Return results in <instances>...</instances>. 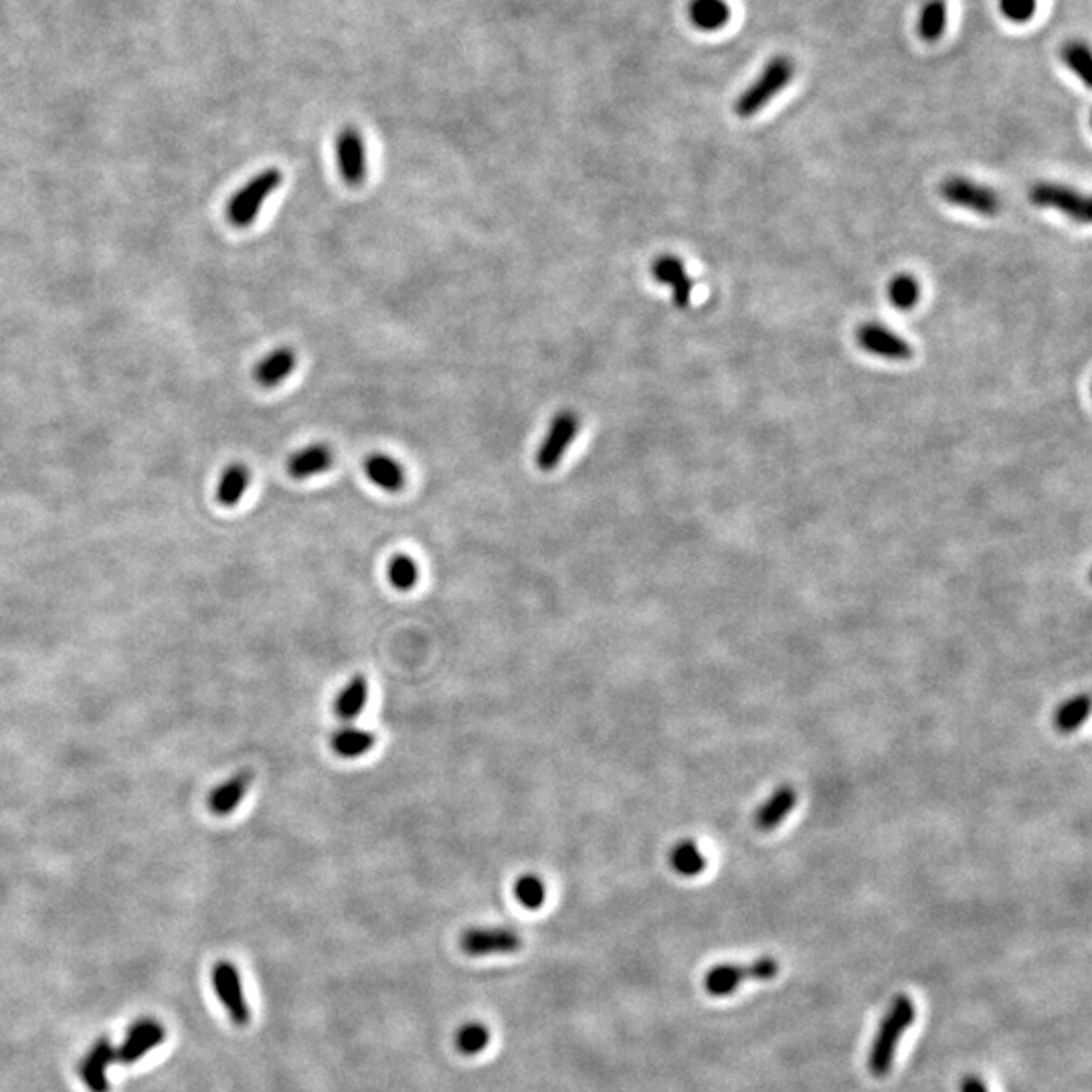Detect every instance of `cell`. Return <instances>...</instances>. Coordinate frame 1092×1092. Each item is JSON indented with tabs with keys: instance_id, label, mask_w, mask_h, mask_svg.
I'll return each instance as SVG.
<instances>
[{
	"instance_id": "cell-23",
	"label": "cell",
	"mask_w": 1092,
	"mask_h": 1092,
	"mask_svg": "<svg viewBox=\"0 0 1092 1092\" xmlns=\"http://www.w3.org/2000/svg\"><path fill=\"white\" fill-rule=\"evenodd\" d=\"M670 866L680 876H698L706 870V856L692 840H682L670 852Z\"/></svg>"
},
{
	"instance_id": "cell-20",
	"label": "cell",
	"mask_w": 1092,
	"mask_h": 1092,
	"mask_svg": "<svg viewBox=\"0 0 1092 1092\" xmlns=\"http://www.w3.org/2000/svg\"><path fill=\"white\" fill-rule=\"evenodd\" d=\"M368 700V678L364 674H354L342 692L336 696L334 712L340 721L350 725L366 706Z\"/></svg>"
},
{
	"instance_id": "cell-19",
	"label": "cell",
	"mask_w": 1092,
	"mask_h": 1092,
	"mask_svg": "<svg viewBox=\"0 0 1092 1092\" xmlns=\"http://www.w3.org/2000/svg\"><path fill=\"white\" fill-rule=\"evenodd\" d=\"M296 368V352L291 348H277L259 360L255 366V381L261 387L273 389L281 385Z\"/></svg>"
},
{
	"instance_id": "cell-31",
	"label": "cell",
	"mask_w": 1092,
	"mask_h": 1092,
	"mask_svg": "<svg viewBox=\"0 0 1092 1092\" xmlns=\"http://www.w3.org/2000/svg\"><path fill=\"white\" fill-rule=\"evenodd\" d=\"M1063 59L1071 67V71L1079 75L1087 87H1091L1092 61L1089 47L1085 43H1069L1063 51Z\"/></svg>"
},
{
	"instance_id": "cell-15",
	"label": "cell",
	"mask_w": 1092,
	"mask_h": 1092,
	"mask_svg": "<svg viewBox=\"0 0 1092 1092\" xmlns=\"http://www.w3.org/2000/svg\"><path fill=\"white\" fill-rule=\"evenodd\" d=\"M253 783V773L249 769H241L235 775H231L227 781L217 785L208 795V810L217 818L231 816L247 795L249 787Z\"/></svg>"
},
{
	"instance_id": "cell-27",
	"label": "cell",
	"mask_w": 1092,
	"mask_h": 1092,
	"mask_svg": "<svg viewBox=\"0 0 1092 1092\" xmlns=\"http://www.w3.org/2000/svg\"><path fill=\"white\" fill-rule=\"evenodd\" d=\"M1091 712V700L1087 694L1075 696L1069 702H1065L1057 715H1055V727L1063 733H1073L1089 719Z\"/></svg>"
},
{
	"instance_id": "cell-11",
	"label": "cell",
	"mask_w": 1092,
	"mask_h": 1092,
	"mask_svg": "<svg viewBox=\"0 0 1092 1092\" xmlns=\"http://www.w3.org/2000/svg\"><path fill=\"white\" fill-rule=\"evenodd\" d=\"M166 1038V1030L160 1022L144 1018L130 1026L121 1046L115 1051V1063L119 1065H134L142 1057H146L150 1051L160 1046Z\"/></svg>"
},
{
	"instance_id": "cell-4",
	"label": "cell",
	"mask_w": 1092,
	"mask_h": 1092,
	"mask_svg": "<svg viewBox=\"0 0 1092 1092\" xmlns=\"http://www.w3.org/2000/svg\"><path fill=\"white\" fill-rule=\"evenodd\" d=\"M779 974V963L773 957H761L751 965H719L706 976V990L715 998L731 996L743 982H771Z\"/></svg>"
},
{
	"instance_id": "cell-3",
	"label": "cell",
	"mask_w": 1092,
	"mask_h": 1092,
	"mask_svg": "<svg viewBox=\"0 0 1092 1092\" xmlns=\"http://www.w3.org/2000/svg\"><path fill=\"white\" fill-rule=\"evenodd\" d=\"M279 168H265L247 180L227 202V219L233 227L245 229L255 223L263 200L281 184Z\"/></svg>"
},
{
	"instance_id": "cell-17",
	"label": "cell",
	"mask_w": 1092,
	"mask_h": 1092,
	"mask_svg": "<svg viewBox=\"0 0 1092 1092\" xmlns=\"http://www.w3.org/2000/svg\"><path fill=\"white\" fill-rule=\"evenodd\" d=\"M376 745V735L372 731L346 725L332 733L330 747L342 759H360L368 755Z\"/></svg>"
},
{
	"instance_id": "cell-22",
	"label": "cell",
	"mask_w": 1092,
	"mask_h": 1092,
	"mask_svg": "<svg viewBox=\"0 0 1092 1092\" xmlns=\"http://www.w3.org/2000/svg\"><path fill=\"white\" fill-rule=\"evenodd\" d=\"M249 470L241 464H233L229 466L221 480H219V486H217V500L221 506L225 508H231V506H237L249 486Z\"/></svg>"
},
{
	"instance_id": "cell-16",
	"label": "cell",
	"mask_w": 1092,
	"mask_h": 1092,
	"mask_svg": "<svg viewBox=\"0 0 1092 1092\" xmlns=\"http://www.w3.org/2000/svg\"><path fill=\"white\" fill-rule=\"evenodd\" d=\"M364 472L368 476V480L379 486L381 490L389 492V494H397L405 488V482H407V476H405V470L403 466L387 455V453H372L364 459Z\"/></svg>"
},
{
	"instance_id": "cell-8",
	"label": "cell",
	"mask_w": 1092,
	"mask_h": 1092,
	"mask_svg": "<svg viewBox=\"0 0 1092 1092\" xmlns=\"http://www.w3.org/2000/svg\"><path fill=\"white\" fill-rule=\"evenodd\" d=\"M213 988L221 1004L225 1006L231 1022L235 1026H247L251 1020V1010L245 1002L241 976L231 961H219L213 968Z\"/></svg>"
},
{
	"instance_id": "cell-26",
	"label": "cell",
	"mask_w": 1092,
	"mask_h": 1092,
	"mask_svg": "<svg viewBox=\"0 0 1092 1092\" xmlns=\"http://www.w3.org/2000/svg\"><path fill=\"white\" fill-rule=\"evenodd\" d=\"M453 1044L461 1057H476L488 1048L490 1030L482 1022H468L455 1032Z\"/></svg>"
},
{
	"instance_id": "cell-5",
	"label": "cell",
	"mask_w": 1092,
	"mask_h": 1092,
	"mask_svg": "<svg viewBox=\"0 0 1092 1092\" xmlns=\"http://www.w3.org/2000/svg\"><path fill=\"white\" fill-rule=\"evenodd\" d=\"M579 427H581V421H579V415L565 409L561 413L555 415L549 431H547V437L542 439L538 451H536V466L538 470L542 472H553L555 468H559V464L563 461L565 453L569 451L573 439L577 437L579 433Z\"/></svg>"
},
{
	"instance_id": "cell-30",
	"label": "cell",
	"mask_w": 1092,
	"mask_h": 1092,
	"mask_svg": "<svg viewBox=\"0 0 1092 1092\" xmlns=\"http://www.w3.org/2000/svg\"><path fill=\"white\" fill-rule=\"evenodd\" d=\"M514 897L516 901L528 909V911H538L544 903H547V887L542 883L540 876L536 874H522L516 878V885H514Z\"/></svg>"
},
{
	"instance_id": "cell-1",
	"label": "cell",
	"mask_w": 1092,
	"mask_h": 1092,
	"mask_svg": "<svg viewBox=\"0 0 1092 1092\" xmlns=\"http://www.w3.org/2000/svg\"><path fill=\"white\" fill-rule=\"evenodd\" d=\"M915 1016H917V1010H915V1004L909 996H899L889 1014L885 1016V1020L880 1022V1028H878V1034L874 1038V1044H872V1051H870V1071L874 1077L883 1079L889 1075V1071L893 1069V1063H895V1053H897V1046L903 1038V1034L907 1032V1028L915 1022Z\"/></svg>"
},
{
	"instance_id": "cell-6",
	"label": "cell",
	"mask_w": 1092,
	"mask_h": 1092,
	"mask_svg": "<svg viewBox=\"0 0 1092 1092\" xmlns=\"http://www.w3.org/2000/svg\"><path fill=\"white\" fill-rule=\"evenodd\" d=\"M939 192L947 202L970 208L984 217H994L1002 211V198L998 196V192L961 176H953L945 180Z\"/></svg>"
},
{
	"instance_id": "cell-10",
	"label": "cell",
	"mask_w": 1092,
	"mask_h": 1092,
	"mask_svg": "<svg viewBox=\"0 0 1092 1092\" xmlns=\"http://www.w3.org/2000/svg\"><path fill=\"white\" fill-rule=\"evenodd\" d=\"M336 160L342 180L356 188L366 180L368 162H366V146L364 138L356 128H344L338 134L336 140Z\"/></svg>"
},
{
	"instance_id": "cell-12",
	"label": "cell",
	"mask_w": 1092,
	"mask_h": 1092,
	"mask_svg": "<svg viewBox=\"0 0 1092 1092\" xmlns=\"http://www.w3.org/2000/svg\"><path fill=\"white\" fill-rule=\"evenodd\" d=\"M858 344L880 358L887 360H909L913 358V346L895 334L893 330L880 326V324H864L858 328Z\"/></svg>"
},
{
	"instance_id": "cell-13",
	"label": "cell",
	"mask_w": 1092,
	"mask_h": 1092,
	"mask_svg": "<svg viewBox=\"0 0 1092 1092\" xmlns=\"http://www.w3.org/2000/svg\"><path fill=\"white\" fill-rule=\"evenodd\" d=\"M652 275L654 279H658L660 283L668 285L672 289V296H674V304L678 308H688L690 306V298H692V289H694V281L692 277L686 273L684 269V263L674 257V255H662L658 257L654 263H652Z\"/></svg>"
},
{
	"instance_id": "cell-25",
	"label": "cell",
	"mask_w": 1092,
	"mask_h": 1092,
	"mask_svg": "<svg viewBox=\"0 0 1092 1092\" xmlns=\"http://www.w3.org/2000/svg\"><path fill=\"white\" fill-rule=\"evenodd\" d=\"M387 577H389V583H391L393 589H397L401 593H407L419 581V567H417L415 559H411L405 553H399V555L391 557L389 567H387Z\"/></svg>"
},
{
	"instance_id": "cell-28",
	"label": "cell",
	"mask_w": 1092,
	"mask_h": 1092,
	"mask_svg": "<svg viewBox=\"0 0 1092 1092\" xmlns=\"http://www.w3.org/2000/svg\"><path fill=\"white\" fill-rule=\"evenodd\" d=\"M921 285L911 273H901L893 277L889 285V300L897 310H913L919 304Z\"/></svg>"
},
{
	"instance_id": "cell-21",
	"label": "cell",
	"mask_w": 1092,
	"mask_h": 1092,
	"mask_svg": "<svg viewBox=\"0 0 1092 1092\" xmlns=\"http://www.w3.org/2000/svg\"><path fill=\"white\" fill-rule=\"evenodd\" d=\"M797 804V793L793 787L789 785H783L779 787L763 806L761 810L757 812L755 816V824L759 830L763 832H769L773 828H777L795 808Z\"/></svg>"
},
{
	"instance_id": "cell-9",
	"label": "cell",
	"mask_w": 1092,
	"mask_h": 1092,
	"mask_svg": "<svg viewBox=\"0 0 1092 1092\" xmlns=\"http://www.w3.org/2000/svg\"><path fill=\"white\" fill-rule=\"evenodd\" d=\"M1030 200L1036 206H1048V208L1061 211L1077 223H1091V200L1079 190H1073L1061 184H1036L1030 190Z\"/></svg>"
},
{
	"instance_id": "cell-24",
	"label": "cell",
	"mask_w": 1092,
	"mask_h": 1092,
	"mask_svg": "<svg viewBox=\"0 0 1092 1092\" xmlns=\"http://www.w3.org/2000/svg\"><path fill=\"white\" fill-rule=\"evenodd\" d=\"M690 18L702 30H719L731 18V8L725 0H692Z\"/></svg>"
},
{
	"instance_id": "cell-7",
	"label": "cell",
	"mask_w": 1092,
	"mask_h": 1092,
	"mask_svg": "<svg viewBox=\"0 0 1092 1092\" xmlns=\"http://www.w3.org/2000/svg\"><path fill=\"white\" fill-rule=\"evenodd\" d=\"M459 947L470 957L506 955L522 949V937L506 927H472L461 935Z\"/></svg>"
},
{
	"instance_id": "cell-33",
	"label": "cell",
	"mask_w": 1092,
	"mask_h": 1092,
	"mask_svg": "<svg viewBox=\"0 0 1092 1092\" xmlns=\"http://www.w3.org/2000/svg\"><path fill=\"white\" fill-rule=\"evenodd\" d=\"M959 1089H961V1092H990L988 1091V1087H986V1083H984L982 1079L974 1077V1075L968 1077V1079H963Z\"/></svg>"
},
{
	"instance_id": "cell-14",
	"label": "cell",
	"mask_w": 1092,
	"mask_h": 1092,
	"mask_svg": "<svg viewBox=\"0 0 1092 1092\" xmlns=\"http://www.w3.org/2000/svg\"><path fill=\"white\" fill-rule=\"evenodd\" d=\"M115 1063V1048L107 1038H99L79 1065V1075L91 1092H109L107 1069Z\"/></svg>"
},
{
	"instance_id": "cell-18",
	"label": "cell",
	"mask_w": 1092,
	"mask_h": 1092,
	"mask_svg": "<svg viewBox=\"0 0 1092 1092\" xmlns=\"http://www.w3.org/2000/svg\"><path fill=\"white\" fill-rule=\"evenodd\" d=\"M334 461V455L326 443H312L296 451L287 459V474L296 480H306L326 472Z\"/></svg>"
},
{
	"instance_id": "cell-29",
	"label": "cell",
	"mask_w": 1092,
	"mask_h": 1092,
	"mask_svg": "<svg viewBox=\"0 0 1092 1092\" xmlns=\"http://www.w3.org/2000/svg\"><path fill=\"white\" fill-rule=\"evenodd\" d=\"M947 28V2L945 0H929L919 22V32L925 40L933 43L943 36Z\"/></svg>"
},
{
	"instance_id": "cell-32",
	"label": "cell",
	"mask_w": 1092,
	"mask_h": 1092,
	"mask_svg": "<svg viewBox=\"0 0 1092 1092\" xmlns=\"http://www.w3.org/2000/svg\"><path fill=\"white\" fill-rule=\"evenodd\" d=\"M1036 4H1038V0H1000L1002 12L1012 22L1030 20L1034 16V12H1036Z\"/></svg>"
},
{
	"instance_id": "cell-2",
	"label": "cell",
	"mask_w": 1092,
	"mask_h": 1092,
	"mask_svg": "<svg viewBox=\"0 0 1092 1092\" xmlns=\"http://www.w3.org/2000/svg\"><path fill=\"white\" fill-rule=\"evenodd\" d=\"M793 63L785 55L773 57L765 69L761 71L759 79L751 83L741 97L735 101V113L739 117H753L759 113L773 97H777L793 79Z\"/></svg>"
}]
</instances>
